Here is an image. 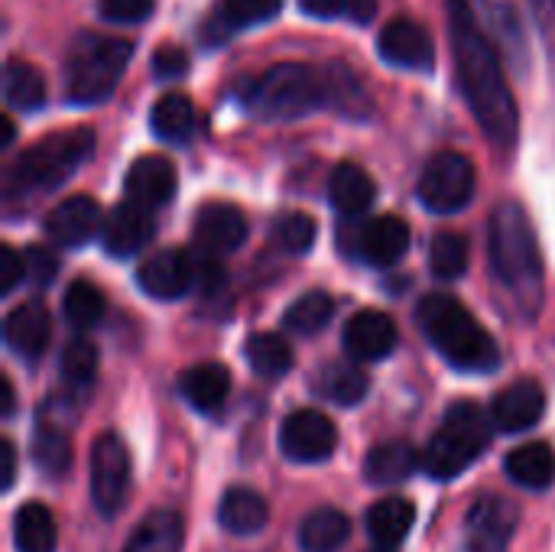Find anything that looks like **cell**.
Segmentation results:
<instances>
[{"instance_id":"7a4b0ae2","label":"cell","mask_w":555,"mask_h":552,"mask_svg":"<svg viewBox=\"0 0 555 552\" xmlns=\"http://www.w3.org/2000/svg\"><path fill=\"white\" fill-rule=\"evenodd\" d=\"M491 264L527 316L543 303V260L530 215L517 202H501L491 215Z\"/></svg>"},{"instance_id":"3957f363","label":"cell","mask_w":555,"mask_h":552,"mask_svg":"<svg viewBox=\"0 0 555 552\" xmlns=\"http://www.w3.org/2000/svg\"><path fill=\"white\" fill-rule=\"evenodd\" d=\"M420 325L433 348L459 371L488 374L501 364V348L494 335L455 299L446 293H433L420 303Z\"/></svg>"},{"instance_id":"484cf974","label":"cell","mask_w":555,"mask_h":552,"mask_svg":"<svg viewBox=\"0 0 555 552\" xmlns=\"http://www.w3.org/2000/svg\"><path fill=\"white\" fill-rule=\"evenodd\" d=\"M420 465H423V459L416 455V449H413L410 442L397 439V442H380V446H374V449L367 452V459H364V475H367L371 485L387 488V485L406 482Z\"/></svg>"},{"instance_id":"2e32d148","label":"cell","mask_w":555,"mask_h":552,"mask_svg":"<svg viewBox=\"0 0 555 552\" xmlns=\"http://www.w3.org/2000/svg\"><path fill=\"white\" fill-rule=\"evenodd\" d=\"M546 410V394L537 381L524 377V381H514L511 387H504L494 403H491V423L501 429V433H524V429H533L540 423Z\"/></svg>"},{"instance_id":"60d3db41","label":"cell","mask_w":555,"mask_h":552,"mask_svg":"<svg viewBox=\"0 0 555 552\" xmlns=\"http://www.w3.org/2000/svg\"><path fill=\"white\" fill-rule=\"evenodd\" d=\"M33 459L36 465L46 472V475H65L68 465H72V446H68V436L55 426H42L33 439Z\"/></svg>"},{"instance_id":"e0dca14e","label":"cell","mask_w":555,"mask_h":552,"mask_svg":"<svg viewBox=\"0 0 555 552\" xmlns=\"http://www.w3.org/2000/svg\"><path fill=\"white\" fill-rule=\"evenodd\" d=\"M124 189H127L130 202L156 211L166 202H172V195H176V166L166 156L146 153L140 159H133V166L127 169Z\"/></svg>"},{"instance_id":"7bdbcfd3","label":"cell","mask_w":555,"mask_h":552,"mask_svg":"<svg viewBox=\"0 0 555 552\" xmlns=\"http://www.w3.org/2000/svg\"><path fill=\"white\" fill-rule=\"evenodd\" d=\"M488 16H491V26H494V36L514 52L520 55L524 52V26H520V16H517V3L514 0H481Z\"/></svg>"},{"instance_id":"7c38bea8","label":"cell","mask_w":555,"mask_h":552,"mask_svg":"<svg viewBox=\"0 0 555 552\" xmlns=\"http://www.w3.org/2000/svg\"><path fill=\"white\" fill-rule=\"evenodd\" d=\"M377 52H380L384 62L410 68V72H429L436 65V39H433V33L423 23L410 20V16H397L380 29Z\"/></svg>"},{"instance_id":"277c9868","label":"cell","mask_w":555,"mask_h":552,"mask_svg":"<svg viewBox=\"0 0 555 552\" xmlns=\"http://www.w3.org/2000/svg\"><path fill=\"white\" fill-rule=\"evenodd\" d=\"M241 104L263 120H299L332 101V85L322 72L302 62H280L237 88Z\"/></svg>"},{"instance_id":"b9f144b4","label":"cell","mask_w":555,"mask_h":552,"mask_svg":"<svg viewBox=\"0 0 555 552\" xmlns=\"http://www.w3.org/2000/svg\"><path fill=\"white\" fill-rule=\"evenodd\" d=\"M299 10L315 16V20H354V23H371L377 13V0H299Z\"/></svg>"},{"instance_id":"ab89813d","label":"cell","mask_w":555,"mask_h":552,"mask_svg":"<svg viewBox=\"0 0 555 552\" xmlns=\"http://www.w3.org/2000/svg\"><path fill=\"white\" fill-rule=\"evenodd\" d=\"M59 371H62V381H65L68 387H85V384H91L94 374H98V348H94L88 338H72V342L62 348Z\"/></svg>"},{"instance_id":"f35d334b","label":"cell","mask_w":555,"mask_h":552,"mask_svg":"<svg viewBox=\"0 0 555 552\" xmlns=\"http://www.w3.org/2000/svg\"><path fill=\"white\" fill-rule=\"evenodd\" d=\"M315 218L306 215V211H286L273 221V244L283 251V254H309L312 244H315Z\"/></svg>"},{"instance_id":"cb8c5ba5","label":"cell","mask_w":555,"mask_h":552,"mask_svg":"<svg viewBox=\"0 0 555 552\" xmlns=\"http://www.w3.org/2000/svg\"><path fill=\"white\" fill-rule=\"evenodd\" d=\"M182 397L192 410L211 416L224 407L231 394V374L221 364H195L182 374Z\"/></svg>"},{"instance_id":"f5cc1de1","label":"cell","mask_w":555,"mask_h":552,"mask_svg":"<svg viewBox=\"0 0 555 552\" xmlns=\"http://www.w3.org/2000/svg\"><path fill=\"white\" fill-rule=\"evenodd\" d=\"M374 552H393V550H374Z\"/></svg>"},{"instance_id":"8992f818","label":"cell","mask_w":555,"mask_h":552,"mask_svg":"<svg viewBox=\"0 0 555 552\" xmlns=\"http://www.w3.org/2000/svg\"><path fill=\"white\" fill-rule=\"evenodd\" d=\"M133 46L120 36L78 33L62 62L65 98L78 107H91L111 98L124 68L130 65Z\"/></svg>"},{"instance_id":"f6af8a7d","label":"cell","mask_w":555,"mask_h":552,"mask_svg":"<svg viewBox=\"0 0 555 552\" xmlns=\"http://www.w3.org/2000/svg\"><path fill=\"white\" fill-rule=\"evenodd\" d=\"M23 264H26V280H33L36 286H49L59 273V260L46 247H29L23 254Z\"/></svg>"},{"instance_id":"d4e9b609","label":"cell","mask_w":555,"mask_h":552,"mask_svg":"<svg viewBox=\"0 0 555 552\" xmlns=\"http://www.w3.org/2000/svg\"><path fill=\"white\" fill-rule=\"evenodd\" d=\"M514 485L527 491H546L555 485V449L550 442H527L504 462Z\"/></svg>"},{"instance_id":"5bb4252c","label":"cell","mask_w":555,"mask_h":552,"mask_svg":"<svg viewBox=\"0 0 555 552\" xmlns=\"http://www.w3.org/2000/svg\"><path fill=\"white\" fill-rule=\"evenodd\" d=\"M104 231V211L91 195H72L59 202L46 218V234L59 247H81Z\"/></svg>"},{"instance_id":"6da1fadb","label":"cell","mask_w":555,"mask_h":552,"mask_svg":"<svg viewBox=\"0 0 555 552\" xmlns=\"http://www.w3.org/2000/svg\"><path fill=\"white\" fill-rule=\"evenodd\" d=\"M446 13H449V39H452V59H455L462 94L481 130L494 143L511 146L520 130V111L507 85V75L501 68L494 39L485 33L468 0H446Z\"/></svg>"},{"instance_id":"d590c367","label":"cell","mask_w":555,"mask_h":552,"mask_svg":"<svg viewBox=\"0 0 555 552\" xmlns=\"http://www.w3.org/2000/svg\"><path fill=\"white\" fill-rule=\"evenodd\" d=\"M332 316H335V303L328 293H306L283 312V325L296 335H315L332 322Z\"/></svg>"},{"instance_id":"f1b7e54d","label":"cell","mask_w":555,"mask_h":552,"mask_svg":"<svg viewBox=\"0 0 555 552\" xmlns=\"http://www.w3.org/2000/svg\"><path fill=\"white\" fill-rule=\"evenodd\" d=\"M150 127L166 143H185L192 137V130H195V104H192V98H185L179 91L163 94L150 111Z\"/></svg>"},{"instance_id":"bcb514c9","label":"cell","mask_w":555,"mask_h":552,"mask_svg":"<svg viewBox=\"0 0 555 552\" xmlns=\"http://www.w3.org/2000/svg\"><path fill=\"white\" fill-rule=\"evenodd\" d=\"M26 280V264L13 247H0V293H13L16 283Z\"/></svg>"},{"instance_id":"e575fe53","label":"cell","mask_w":555,"mask_h":552,"mask_svg":"<svg viewBox=\"0 0 555 552\" xmlns=\"http://www.w3.org/2000/svg\"><path fill=\"white\" fill-rule=\"evenodd\" d=\"M62 312L72 329H94L104 319V296L91 280H75L65 290Z\"/></svg>"},{"instance_id":"8d00e7d4","label":"cell","mask_w":555,"mask_h":552,"mask_svg":"<svg viewBox=\"0 0 555 552\" xmlns=\"http://www.w3.org/2000/svg\"><path fill=\"white\" fill-rule=\"evenodd\" d=\"M468 241L459 231H439L429 244V267L439 280H459L468 270Z\"/></svg>"},{"instance_id":"74e56055","label":"cell","mask_w":555,"mask_h":552,"mask_svg":"<svg viewBox=\"0 0 555 552\" xmlns=\"http://www.w3.org/2000/svg\"><path fill=\"white\" fill-rule=\"evenodd\" d=\"M283 10V0H218L215 20L224 29H250L270 23Z\"/></svg>"},{"instance_id":"603a6c76","label":"cell","mask_w":555,"mask_h":552,"mask_svg":"<svg viewBox=\"0 0 555 552\" xmlns=\"http://www.w3.org/2000/svg\"><path fill=\"white\" fill-rule=\"evenodd\" d=\"M416 508L406 498H384L367 511V537L377 550H397L413 530Z\"/></svg>"},{"instance_id":"ac0fdd59","label":"cell","mask_w":555,"mask_h":552,"mask_svg":"<svg viewBox=\"0 0 555 552\" xmlns=\"http://www.w3.org/2000/svg\"><path fill=\"white\" fill-rule=\"evenodd\" d=\"M397 338H400L397 322L380 309H364V312L351 316L345 325V348L358 361H380V358L393 355Z\"/></svg>"},{"instance_id":"44dd1931","label":"cell","mask_w":555,"mask_h":552,"mask_svg":"<svg viewBox=\"0 0 555 552\" xmlns=\"http://www.w3.org/2000/svg\"><path fill=\"white\" fill-rule=\"evenodd\" d=\"M358 251L367 264L374 267H393L406 251H410V224L397 215H384L374 218L361 238H358Z\"/></svg>"},{"instance_id":"8fae6325","label":"cell","mask_w":555,"mask_h":552,"mask_svg":"<svg viewBox=\"0 0 555 552\" xmlns=\"http://www.w3.org/2000/svg\"><path fill=\"white\" fill-rule=\"evenodd\" d=\"M517 524H520V511L514 501L501 495L478 498L465 517L468 552H504L517 534Z\"/></svg>"},{"instance_id":"7dc6e473","label":"cell","mask_w":555,"mask_h":552,"mask_svg":"<svg viewBox=\"0 0 555 552\" xmlns=\"http://www.w3.org/2000/svg\"><path fill=\"white\" fill-rule=\"evenodd\" d=\"M185 65H189V59L179 46H163L153 55V75H159V78H179V75H185Z\"/></svg>"},{"instance_id":"83f0119b","label":"cell","mask_w":555,"mask_h":552,"mask_svg":"<svg viewBox=\"0 0 555 552\" xmlns=\"http://www.w3.org/2000/svg\"><path fill=\"white\" fill-rule=\"evenodd\" d=\"M351 537V521L335 508L312 511L299 527L302 552H338Z\"/></svg>"},{"instance_id":"4dcf8cb0","label":"cell","mask_w":555,"mask_h":552,"mask_svg":"<svg viewBox=\"0 0 555 552\" xmlns=\"http://www.w3.org/2000/svg\"><path fill=\"white\" fill-rule=\"evenodd\" d=\"M3 98L16 111H36L46 104V78L36 65L23 59H7L3 65Z\"/></svg>"},{"instance_id":"5b68a950","label":"cell","mask_w":555,"mask_h":552,"mask_svg":"<svg viewBox=\"0 0 555 552\" xmlns=\"http://www.w3.org/2000/svg\"><path fill=\"white\" fill-rule=\"evenodd\" d=\"M94 153V133L88 127H72L49 133L26 146L7 169L3 192L7 198H26V195H42L65 179L78 172V166L88 163Z\"/></svg>"},{"instance_id":"4fadbf2b","label":"cell","mask_w":555,"mask_h":552,"mask_svg":"<svg viewBox=\"0 0 555 552\" xmlns=\"http://www.w3.org/2000/svg\"><path fill=\"white\" fill-rule=\"evenodd\" d=\"M137 283L153 299H179L195 286V260L185 251H159L140 264Z\"/></svg>"},{"instance_id":"ee69618b","label":"cell","mask_w":555,"mask_h":552,"mask_svg":"<svg viewBox=\"0 0 555 552\" xmlns=\"http://www.w3.org/2000/svg\"><path fill=\"white\" fill-rule=\"evenodd\" d=\"M98 16L107 20V23H120V26H130V23H143L156 0H98Z\"/></svg>"},{"instance_id":"9a60e30c","label":"cell","mask_w":555,"mask_h":552,"mask_svg":"<svg viewBox=\"0 0 555 552\" xmlns=\"http://www.w3.org/2000/svg\"><path fill=\"white\" fill-rule=\"evenodd\" d=\"M247 238V218L231 202H208L195 215V244L205 254H231Z\"/></svg>"},{"instance_id":"9c48e42d","label":"cell","mask_w":555,"mask_h":552,"mask_svg":"<svg viewBox=\"0 0 555 552\" xmlns=\"http://www.w3.org/2000/svg\"><path fill=\"white\" fill-rule=\"evenodd\" d=\"M130 485V452L120 436L104 433L91 446V498L101 514H117Z\"/></svg>"},{"instance_id":"52a82bcc","label":"cell","mask_w":555,"mask_h":552,"mask_svg":"<svg viewBox=\"0 0 555 552\" xmlns=\"http://www.w3.org/2000/svg\"><path fill=\"white\" fill-rule=\"evenodd\" d=\"M491 439V416L481 413L478 403L459 400L446 410L442 426L429 439L423 452V468L436 482H452L459 478L488 446Z\"/></svg>"},{"instance_id":"f907efd6","label":"cell","mask_w":555,"mask_h":552,"mask_svg":"<svg viewBox=\"0 0 555 552\" xmlns=\"http://www.w3.org/2000/svg\"><path fill=\"white\" fill-rule=\"evenodd\" d=\"M530 7L537 10L540 20H553L555 16V0H530Z\"/></svg>"},{"instance_id":"4316f807","label":"cell","mask_w":555,"mask_h":552,"mask_svg":"<svg viewBox=\"0 0 555 552\" xmlns=\"http://www.w3.org/2000/svg\"><path fill=\"white\" fill-rule=\"evenodd\" d=\"M270 508L254 488H231L218 504V521L234 537H250L267 527Z\"/></svg>"},{"instance_id":"ba28073f","label":"cell","mask_w":555,"mask_h":552,"mask_svg":"<svg viewBox=\"0 0 555 552\" xmlns=\"http://www.w3.org/2000/svg\"><path fill=\"white\" fill-rule=\"evenodd\" d=\"M475 198V166L465 153H436L420 176V202L436 215H455Z\"/></svg>"},{"instance_id":"836d02e7","label":"cell","mask_w":555,"mask_h":552,"mask_svg":"<svg viewBox=\"0 0 555 552\" xmlns=\"http://www.w3.org/2000/svg\"><path fill=\"white\" fill-rule=\"evenodd\" d=\"M319 390L325 400L338 403V407H354L367 397L371 390V377L358 368V364H345V361H335L322 371L319 377Z\"/></svg>"},{"instance_id":"f546056e","label":"cell","mask_w":555,"mask_h":552,"mask_svg":"<svg viewBox=\"0 0 555 552\" xmlns=\"http://www.w3.org/2000/svg\"><path fill=\"white\" fill-rule=\"evenodd\" d=\"M247 364L257 377L263 381H280L293 371V345L283 338V335H273V332H260V335H250L247 338Z\"/></svg>"},{"instance_id":"d6986e66","label":"cell","mask_w":555,"mask_h":552,"mask_svg":"<svg viewBox=\"0 0 555 552\" xmlns=\"http://www.w3.org/2000/svg\"><path fill=\"white\" fill-rule=\"evenodd\" d=\"M153 238V211L124 198L114 205L104 218V247L114 257H130L137 254L146 241Z\"/></svg>"},{"instance_id":"681fc988","label":"cell","mask_w":555,"mask_h":552,"mask_svg":"<svg viewBox=\"0 0 555 552\" xmlns=\"http://www.w3.org/2000/svg\"><path fill=\"white\" fill-rule=\"evenodd\" d=\"M0 455H3V465H0V472H3V488H10V485H13V475H16V449H13L10 439L0 442Z\"/></svg>"},{"instance_id":"816d5d0a","label":"cell","mask_w":555,"mask_h":552,"mask_svg":"<svg viewBox=\"0 0 555 552\" xmlns=\"http://www.w3.org/2000/svg\"><path fill=\"white\" fill-rule=\"evenodd\" d=\"M0 387H3V410H0V413H3V420H7V416H13V384L3 377Z\"/></svg>"},{"instance_id":"7402d4cb","label":"cell","mask_w":555,"mask_h":552,"mask_svg":"<svg viewBox=\"0 0 555 552\" xmlns=\"http://www.w3.org/2000/svg\"><path fill=\"white\" fill-rule=\"evenodd\" d=\"M377 198V185L371 179V172H364L358 163H338L328 176V202L335 205V211H341L345 218H358L364 215Z\"/></svg>"},{"instance_id":"ffe728a7","label":"cell","mask_w":555,"mask_h":552,"mask_svg":"<svg viewBox=\"0 0 555 552\" xmlns=\"http://www.w3.org/2000/svg\"><path fill=\"white\" fill-rule=\"evenodd\" d=\"M49 335H52V319L42 303H23V306L10 309V316L3 322V338L10 345V351H16L20 358H29V361L46 351Z\"/></svg>"},{"instance_id":"30bf717a","label":"cell","mask_w":555,"mask_h":552,"mask_svg":"<svg viewBox=\"0 0 555 552\" xmlns=\"http://www.w3.org/2000/svg\"><path fill=\"white\" fill-rule=\"evenodd\" d=\"M338 446L335 423L319 410H296L280 426V449L289 462L315 465L325 462Z\"/></svg>"},{"instance_id":"1f68e13d","label":"cell","mask_w":555,"mask_h":552,"mask_svg":"<svg viewBox=\"0 0 555 552\" xmlns=\"http://www.w3.org/2000/svg\"><path fill=\"white\" fill-rule=\"evenodd\" d=\"M55 521L42 504H23L13 517V543L20 552H55Z\"/></svg>"},{"instance_id":"c3c4849f","label":"cell","mask_w":555,"mask_h":552,"mask_svg":"<svg viewBox=\"0 0 555 552\" xmlns=\"http://www.w3.org/2000/svg\"><path fill=\"white\" fill-rule=\"evenodd\" d=\"M195 283L205 290V293H215L221 283H224V270L215 257H202L195 260Z\"/></svg>"},{"instance_id":"d6a6232c","label":"cell","mask_w":555,"mask_h":552,"mask_svg":"<svg viewBox=\"0 0 555 552\" xmlns=\"http://www.w3.org/2000/svg\"><path fill=\"white\" fill-rule=\"evenodd\" d=\"M182 550V517L176 511L150 514L124 552H179Z\"/></svg>"}]
</instances>
